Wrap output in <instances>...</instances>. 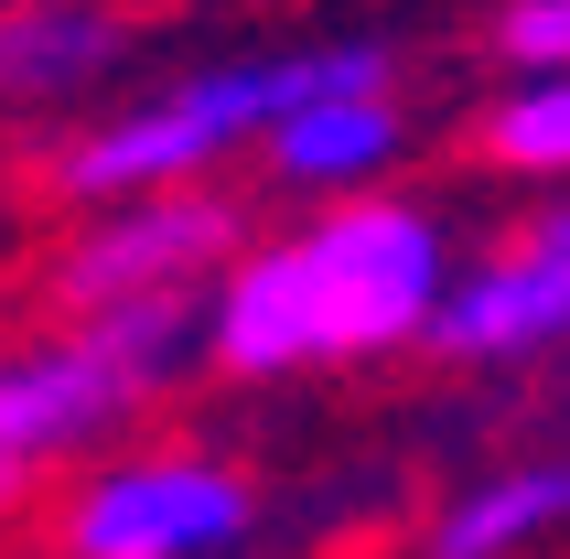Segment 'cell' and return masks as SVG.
Returning <instances> with one entry per match:
<instances>
[{
	"mask_svg": "<svg viewBox=\"0 0 570 559\" xmlns=\"http://www.w3.org/2000/svg\"><path fill=\"white\" fill-rule=\"evenodd\" d=\"M463 248L452 216L420 194H345L313 205L291 237H248L237 269L205 291V344L226 376H313V366H377L399 344H431Z\"/></svg>",
	"mask_w": 570,
	"mask_h": 559,
	"instance_id": "obj_1",
	"label": "cell"
},
{
	"mask_svg": "<svg viewBox=\"0 0 570 559\" xmlns=\"http://www.w3.org/2000/svg\"><path fill=\"white\" fill-rule=\"evenodd\" d=\"M129 22L108 0H0V108H55L119 76Z\"/></svg>",
	"mask_w": 570,
	"mask_h": 559,
	"instance_id": "obj_9",
	"label": "cell"
},
{
	"mask_svg": "<svg viewBox=\"0 0 570 559\" xmlns=\"http://www.w3.org/2000/svg\"><path fill=\"white\" fill-rule=\"evenodd\" d=\"M474 151L539 194H570V65L560 76H507V97L474 119Z\"/></svg>",
	"mask_w": 570,
	"mask_h": 559,
	"instance_id": "obj_10",
	"label": "cell"
},
{
	"mask_svg": "<svg viewBox=\"0 0 570 559\" xmlns=\"http://www.w3.org/2000/svg\"><path fill=\"white\" fill-rule=\"evenodd\" d=\"M484 55L507 65V76H560L570 65V0H495Z\"/></svg>",
	"mask_w": 570,
	"mask_h": 559,
	"instance_id": "obj_11",
	"label": "cell"
},
{
	"mask_svg": "<svg viewBox=\"0 0 570 559\" xmlns=\"http://www.w3.org/2000/svg\"><path fill=\"white\" fill-rule=\"evenodd\" d=\"M334 87H399V55L387 43H291V55H237V65H184L173 87L108 108L97 129H76L55 151V194L65 205H140V194H184L216 184L226 161L269 151V129L302 108V97Z\"/></svg>",
	"mask_w": 570,
	"mask_h": 559,
	"instance_id": "obj_2",
	"label": "cell"
},
{
	"mask_svg": "<svg viewBox=\"0 0 570 559\" xmlns=\"http://www.w3.org/2000/svg\"><path fill=\"white\" fill-rule=\"evenodd\" d=\"M549 538H570V452H528L452 484L442 517L420 528V559H539Z\"/></svg>",
	"mask_w": 570,
	"mask_h": 559,
	"instance_id": "obj_8",
	"label": "cell"
},
{
	"mask_svg": "<svg viewBox=\"0 0 570 559\" xmlns=\"http://www.w3.org/2000/svg\"><path fill=\"white\" fill-rule=\"evenodd\" d=\"M570 344V194H528L452 280L431 355L452 366H528Z\"/></svg>",
	"mask_w": 570,
	"mask_h": 559,
	"instance_id": "obj_6",
	"label": "cell"
},
{
	"mask_svg": "<svg viewBox=\"0 0 570 559\" xmlns=\"http://www.w3.org/2000/svg\"><path fill=\"white\" fill-rule=\"evenodd\" d=\"M410 97L399 87H334V97H302L281 129H269V184L302 194V205H345V194H387L399 161H410Z\"/></svg>",
	"mask_w": 570,
	"mask_h": 559,
	"instance_id": "obj_7",
	"label": "cell"
},
{
	"mask_svg": "<svg viewBox=\"0 0 570 559\" xmlns=\"http://www.w3.org/2000/svg\"><path fill=\"white\" fill-rule=\"evenodd\" d=\"M22 496H32V473L11 463V452H0V517H11V506H22Z\"/></svg>",
	"mask_w": 570,
	"mask_h": 559,
	"instance_id": "obj_12",
	"label": "cell"
},
{
	"mask_svg": "<svg viewBox=\"0 0 570 559\" xmlns=\"http://www.w3.org/2000/svg\"><path fill=\"white\" fill-rule=\"evenodd\" d=\"M194 366H216L205 344V302H129V312H76L65 334H32L0 355V452L22 473L97 452L129 431L161 388H184Z\"/></svg>",
	"mask_w": 570,
	"mask_h": 559,
	"instance_id": "obj_3",
	"label": "cell"
},
{
	"mask_svg": "<svg viewBox=\"0 0 570 559\" xmlns=\"http://www.w3.org/2000/svg\"><path fill=\"white\" fill-rule=\"evenodd\" d=\"M258 538V484L205 441H151L76 473L55 559H237Z\"/></svg>",
	"mask_w": 570,
	"mask_h": 559,
	"instance_id": "obj_4",
	"label": "cell"
},
{
	"mask_svg": "<svg viewBox=\"0 0 570 559\" xmlns=\"http://www.w3.org/2000/svg\"><path fill=\"white\" fill-rule=\"evenodd\" d=\"M248 248V205L226 184H184V194H140L76 226V248L55 258V302L76 312H129V302H205Z\"/></svg>",
	"mask_w": 570,
	"mask_h": 559,
	"instance_id": "obj_5",
	"label": "cell"
}]
</instances>
